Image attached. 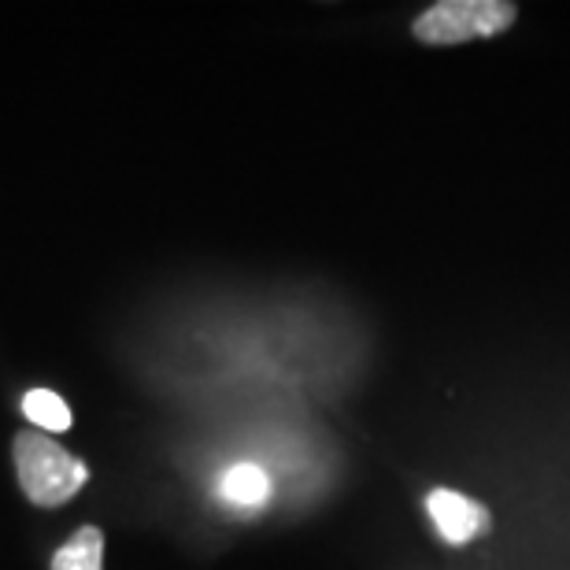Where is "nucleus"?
<instances>
[{
  "label": "nucleus",
  "mask_w": 570,
  "mask_h": 570,
  "mask_svg": "<svg viewBox=\"0 0 570 570\" xmlns=\"http://www.w3.org/2000/svg\"><path fill=\"white\" fill-rule=\"evenodd\" d=\"M16 471L22 493L38 508H60L89 482V466L38 430H22L16 438Z\"/></svg>",
  "instance_id": "obj_1"
},
{
  "label": "nucleus",
  "mask_w": 570,
  "mask_h": 570,
  "mask_svg": "<svg viewBox=\"0 0 570 570\" xmlns=\"http://www.w3.org/2000/svg\"><path fill=\"white\" fill-rule=\"evenodd\" d=\"M223 500L234 508H259L271 497V478L259 463H234L219 482Z\"/></svg>",
  "instance_id": "obj_4"
},
{
  "label": "nucleus",
  "mask_w": 570,
  "mask_h": 570,
  "mask_svg": "<svg viewBox=\"0 0 570 570\" xmlns=\"http://www.w3.org/2000/svg\"><path fill=\"white\" fill-rule=\"evenodd\" d=\"M100 563H105V533L97 527H82L52 556V570H100Z\"/></svg>",
  "instance_id": "obj_5"
},
{
  "label": "nucleus",
  "mask_w": 570,
  "mask_h": 570,
  "mask_svg": "<svg viewBox=\"0 0 570 570\" xmlns=\"http://www.w3.org/2000/svg\"><path fill=\"white\" fill-rule=\"evenodd\" d=\"M519 8L511 0H441L415 19V38L423 45H463L493 38L515 27Z\"/></svg>",
  "instance_id": "obj_2"
},
{
  "label": "nucleus",
  "mask_w": 570,
  "mask_h": 570,
  "mask_svg": "<svg viewBox=\"0 0 570 570\" xmlns=\"http://www.w3.org/2000/svg\"><path fill=\"white\" fill-rule=\"evenodd\" d=\"M22 415H27L33 426L52 430V433L71 430V412H67V404L49 390H30L22 396Z\"/></svg>",
  "instance_id": "obj_6"
},
{
  "label": "nucleus",
  "mask_w": 570,
  "mask_h": 570,
  "mask_svg": "<svg viewBox=\"0 0 570 570\" xmlns=\"http://www.w3.org/2000/svg\"><path fill=\"white\" fill-rule=\"evenodd\" d=\"M426 511L433 519V527L449 544H471L478 538H485L493 519H489V508L478 504V500L455 493V489H433L426 497Z\"/></svg>",
  "instance_id": "obj_3"
}]
</instances>
